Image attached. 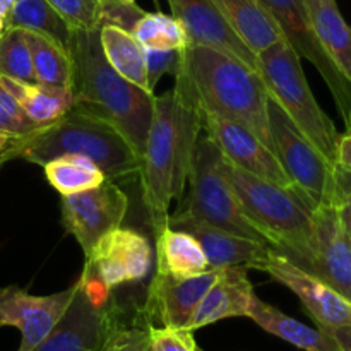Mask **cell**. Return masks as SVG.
<instances>
[{"instance_id": "12", "label": "cell", "mask_w": 351, "mask_h": 351, "mask_svg": "<svg viewBox=\"0 0 351 351\" xmlns=\"http://www.w3.org/2000/svg\"><path fill=\"white\" fill-rule=\"evenodd\" d=\"M261 3L276 21L285 40L297 51L298 57L307 58L321 72L322 79L335 96L339 113L346 119L351 110V81L336 69L319 45L308 19L305 0H261Z\"/></svg>"}, {"instance_id": "44", "label": "cell", "mask_w": 351, "mask_h": 351, "mask_svg": "<svg viewBox=\"0 0 351 351\" xmlns=\"http://www.w3.org/2000/svg\"><path fill=\"white\" fill-rule=\"evenodd\" d=\"M3 31H5V21H2V19H0V38H2Z\"/></svg>"}, {"instance_id": "14", "label": "cell", "mask_w": 351, "mask_h": 351, "mask_svg": "<svg viewBox=\"0 0 351 351\" xmlns=\"http://www.w3.org/2000/svg\"><path fill=\"white\" fill-rule=\"evenodd\" d=\"M77 285H72L60 293L38 295L27 293L17 287L0 288V328L12 326L21 331V345L17 351L36 348L55 328L75 293Z\"/></svg>"}, {"instance_id": "38", "label": "cell", "mask_w": 351, "mask_h": 351, "mask_svg": "<svg viewBox=\"0 0 351 351\" xmlns=\"http://www.w3.org/2000/svg\"><path fill=\"white\" fill-rule=\"evenodd\" d=\"M346 130L341 134L338 139V146H336V156H335V167L339 171L351 173V110L345 119Z\"/></svg>"}, {"instance_id": "36", "label": "cell", "mask_w": 351, "mask_h": 351, "mask_svg": "<svg viewBox=\"0 0 351 351\" xmlns=\"http://www.w3.org/2000/svg\"><path fill=\"white\" fill-rule=\"evenodd\" d=\"M151 351H197L195 339L189 329L154 326L149 322Z\"/></svg>"}, {"instance_id": "37", "label": "cell", "mask_w": 351, "mask_h": 351, "mask_svg": "<svg viewBox=\"0 0 351 351\" xmlns=\"http://www.w3.org/2000/svg\"><path fill=\"white\" fill-rule=\"evenodd\" d=\"M182 64V50H147L146 48V69L147 81L151 91H154L158 81L165 74H177Z\"/></svg>"}, {"instance_id": "13", "label": "cell", "mask_w": 351, "mask_h": 351, "mask_svg": "<svg viewBox=\"0 0 351 351\" xmlns=\"http://www.w3.org/2000/svg\"><path fill=\"white\" fill-rule=\"evenodd\" d=\"M261 271L290 288L300 298L302 305L314 319L319 329L331 332L335 329L351 326V302L317 276L291 263L276 249Z\"/></svg>"}, {"instance_id": "3", "label": "cell", "mask_w": 351, "mask_h": 351, "mask_svg": "<svg viewBox=\"0 0 351 351\" xmlns=\"http://www.w3.org/2000/svg\"><path fill=\"white\" fill-rule=\"evenodd\" d=\"M182 60L202 112L245 127L274 153L267 113L271 95L263 75L239 58L202 45H187Z\"/></svg>"}, {"instance_id": "1", "label": "cell", "mask_w": 351, "mask_h": 351, "mask_svg": "<svg viewBox=\"0 0 351 351\" xmlns=\"http://www.w3.org/2000/svg\"><path fill=\"white\" fill-rule=\"evenodd\" d=\"M202 132V110L184 60L175 86L154 96L153 119L143 156V199L154 233L168 225V209L187 184L195 143Z\"/></svg>"}, {"instance_id": "32", "label": "cell", "mask_w": 351, "mask_h": 351, "mask_svg": "<svg viewBox=\"0 0 351 351\" xmlns=\"http://www.w3.org/2000/svg\"><path fill=\"white\" fill-rule=\"evenodd\" d=\"M101 351H151L149 321L125 324L120 321L119 311H113L112 322L106 332Z\"/></svg>"}, {"instance_id": "4", "label": "cell", "mask_w": 351, "mask_h": 351, "mask_svg": "<svg viewBox=\"0 0 351 351\" xmlns=\"http://www.w3.org/2000/svg\"><path fill=\"white\" fill-rule=\"evenodd\" d=\"M64 154L89 158L113 182L132 178L143 170V158L115 127L77 108L33 134L12 137L0 160L24 158L43 167Z\"/></svg>"}, {"instance_id": "10", "label": "cell", "mask_w": 351, "mask_h": 351, "mask_svg": "<svg viewBox=\"0 0 351 351\" xmlns=\"http://www.w3.org/2000/svg\"><path fill=\"white\" fill-rule=\"evenodd\" d=\"M127 209L129 197L110 178L98 187L62 195V223L77 240L84 257L106 233L122 225Z\"/></svg>"}, {"instance_id": "39", "label": "cell", "mask_w": 351, "mask_h": 351, "mask_svg": "<svg viewBox=\"0 0 351 351\" xmlns=\"http://www.w3.org/2000/svg\"><path fill=\"white\" fill-rule=\"evenodd\" d=\"M336 209H338V216L343 228H345V232L348 233V237L351 239V189L343 191L339 194L338 202H336Z\"/></svg>"}, {"instance_id": "34", "label": "cell", "mask_w": 351, "mask_h": 351, "mask_svg": "<svg viewBox=\"0 0 351 351\" xmlns=\"http://www.w3.org/2000/svg\"><path fill=\"white\" fill-rule=\"evenodd\" d=\"M40 127L29 120L17 99L0 86V132L12 137H24Z\"/></svg>"}, {"instance_id": "24", "label": "cell", "mask_w": 351, "mask_h": 351, "mask_svg": "<svg viewBox=\"0 0 351 351\" xmlns=\"http://www.w3.org/2000/svg\"><path fill=\"white\" fill-rule=\"evenodd\" d=\"M156 235V273L191 278L213 271L204 250L191 233L163 226Z\"/></svg>"}, {"instance_id": "17", "label": "cell", "mask_w": 351, "mask_h": 351, "mask_svg": "<svg viewBox=\"0 0 351 351\" xmlns=\"http://www.w3.org/2000/svg\"><path fill=\"white\" fill-rule=\"evenodd\" d=\"M168 3L171 16L184 26L189 45L215 48L259 72L257 55L240 40L213 0H168Z\"/></svg>"}, {"instance_id": "15", "label": "cell", "mask_w": 351, "mask_h": 351, "mask_svg": "<svg viewBox=\"0 0 351 351\" xmlns=\"http://www.w3.org/2000/svg\"><path fill=\"white\" fill-rule=\"evenodd\" d=\"M202 130L215 141L226 161L256 177L295 191L276 154L245 127L213 113L202 112Z\"/></svg>"}, {"instance_id": "43", "label": "cell", "mask_w": 351, "mask_h": 351, "mask_svg": "<svg viewBox=\"0 0 351 351\" xmlns=\"http://www.w3.org/2000/svg\"><path fill=\"white\" fill-rule=\"evenodd\" d=\"M10 141H12V136H9V134H5V132H0V154L7 149V146H9Z\"/></svg>"}, {"instance_id": "41", "label": "cell", "mask_w": 351, "mask_h": 351, "mask_svg": "<svg viewBox=\"0 0 351 351\" xmlns=\"http://www.w3.org/2000/svg\"><path fill=\"white\" fill-rule=\"evenodd\" d=\"M338 170V168H336ZM338 185H339V194L343 191H348L351 189V173H345V171L338 170Z\"/></svg>"}, {"instance_id": "47", "label": "cell", "mask_w": 351, "mask_h": 351, "mask_svg": "<svg viewBox=\"0 0 351 351\" xmlns=\"http://www.w3.org/2000/svg\"><path fill=\"white\" fill-rule=\"evenodd\" d=\"M197 351H204V350H201V348H197Z\"/></svg>"}, {"instance_id": "45", "label": "cell", "mask_w": 351, "mask_h": 351, "mask_svg": "<svg viewBox=\"0 0 351 351\" xmlns=\"http://www.w3.org/2000/svg\"><path fill=\"white\" fill-rule=\"evenodd\" d=\"M16 2H21V0H14V3H16Z\"/></svg>"}, {"instance_id": "30", "label": "cell", "mask_w": 351, "mask_h": 351, "mask_svg": "<svg viewBox=\"0 0 351 351\" xmlns=\"http://www.w3.org/2000/svg\"><path fill=\"white\" fill-rule=\"evenodd\" d=\"M134 38L147 50H184L189 45L180 21L161 12H146L132 31Z\"/></svg>"}, {"instance_id": "6", "label": "cell", "mask_w": 351, "mask_h": 351, "mask_svg": "<svg viewBox=\"0 0 351 351\" xmlns=\"http://www.w3.org/2000/svg\"><path fill=\"white\" fill-rule=\"evenodd\" d=\"M257 64L271 98L287 112L300 132L335 165L339 134L332 120L315 101L300 57L287 40L257 53Z\"/></svg>"}, {"instance_id": "11", "label": "cell", "mask_w": 351, "mask_h": 351, "mask_svg": "<svg viewBox=\"0 0 351 351\" xmlns=\"http://www.w3.org/2000/svg\"><path fill=\"white\" fill-rule=\"evenodd\" d=\"M153 250L144 235L130 228L106 233L88 257L82 276L112 291L120 285L136 283L149 274Z\"/></svg>"}, {"instance_id": "2", "label": "cell", "mask_w": 351, "mask_h": 351, "mask_svg": "<svg viewBox=\"0 0 351 351\" xmlns=\"http://www.w3.org/2000/svg\"><path fill=\"white\" fill-rule=\"evenodd\" d=\"M74 106L115 127L141 158L153 119L154 93L120 75L103 53L99 29H72L69 41Z\"/></svg>"}, {"instance_id": "28", "label": "cell", "mask_w": 351, "mask_h": 351, "mask_svg": "<svg viewBox=\"0 0 351 351\" xmlns=\"http://www.w3.org/2000/svg\"><path fill=\"white\" fill-rule=\"evenodd\" d=\"M48 184L60 195L77 194L98 187L106 180L105 173L89 158L79 154H64L43 165Z\"/></svg>"}, {"instance_id": "22", "label": "cell", "mask_w": 351, "mask_h": 351, "mask_svg": "<svg viewBox=\"0 0 351 351\" xmlns=\"http://www.w3.org/2000/svg\"><path fill=\"white\" fill-rule=\"evenodd\" d=\"M221 10L232 29L254 51L266 50L271 45L285 40L280 26L261 0H213Z\"/></svg>"}, {"instance_id": "27", "label": "cell", "mask_w": 351, "mask_h": 351, "mask_svg": "<svg viewBox=\"0 0 351 351\" xmlns=\"http://www.w3.org/2000/svg\"><path fill=\"white\" fill-rule=\"evenodd\" d=\"M5 27H21L47 38L51 43L69 51L72 29L48 0H21L14 3Z\"/></svg>"}, {"instance_id": "23", "label": "cell", "mask_w": 351, "mask_h": 351, "mask_svg": "<svg viewBox=\"0 0 351 351\" xmlns=\"http://www.w3.org/2000/svg\"><path fill=\"white\" fill-rule=\"evenodd\" d=\"M249 319L257 326L278 338L285 339L290 345L304 351H341L338 341L329 332L322 329L308 328L302 322L295 321L290 315L283 314L280 308L266 304L259 297H254L250 302Z\"/></svg>"}, {"instance_id": "35", "label": "cell", "mask_w": 351, "mask_h": 351, "mask_svg": "<svg viewBox=\"0 0 351 351\" xmlns=\"http://www.w3.org/2000/svg\"><path fill=\"white\" fill-rule=\"evenodd\" d=\"M144 10L129 0H101L99 5V27L115 26L132 34L134 27L144 16Z\"/></svg>"}, {"instance_id": "40", "label": "cell", "mask_w": 351, "mask_h": 351, "mask_svg": "<svg viewBox=\"0 0 351 351\" xmlns=\"http://www.w3.org/2000/svg\"><path fill=\"white\" fill-rule=\"evenodd\" d=\"M329 335L338 341L341 351H351V326H348V328L335 329V331H331Z\"/></svg>"}, {"instance_id": "19", "label": "cell", "mask_w": 351, "mask_h": 351, "mask_svg": "<svg viewBox=\"0 0 351 351\" xmlns=\"http://www.w3.org/2000/svg\"><path fill=\"white\" fill-rule=\"evenodd\" d=\"M171 228L184 230L191 233L204 250L213 269H230V267H245L259 269L267 263L274 247L269 243L243 239L235 233L208 225L189 216L175 215L168 218Z\"/></svg>"}, {"instance_id": "31", "label": "cell", "mask_w": 351, "mask_h": 351, "mask_svg": "<svg viewBox=\"0 0 351 351\" xmlns=\"http://www.w3.org/2000/svg\"><path fill=\"white\" fill-rule=\"evenodd\" d=\"M0 75L36 84L26 33L21 27H5L0 38Z\"/></svg>"}, {"instance_id": "33", "label": "cell", "mask_w": 351, "mask_h": 351, "mask_svg": "<svg viewBox=\"0 0 351 351\" xmlns=\"http://www.w3.org/2000/svg\"><path fill=\"white\" fill-rule=\"evenodd\" d=\"M71 29H99L101 0H48Z\"/></svg>"}, {"instance_id": "7", "label": "cell", "mask_w": 351, "mask_h": 351, "mask_svg": "<svg viewBox=\"0 0 351 351\" xmlns=\"http://www.w3.org/2000/svg\"><path fill=\"white\" fill-rule=\"evenodd\" d=\"M187 180L189 197L177 215L199 219L243 239L269 243L247 219L226 177L225 156L204 130L195 143Z\"/></svg>"}, {"instance_id": "29", "label": "cell", "mask_w": 351, "mask_h": 351, "mask_svg": "<svg viewBox=\"0 0 351 351\" xmlns=\"http://www.w3.org/2000/svg\"><path fill=\"white\" fill-rule=\"evenodd\" d=\"M29 45L31 60L36 82L55 88H69L71 84L72 64L69 51L62 50L47 38L24 29Z\"/></svg>"}, {"instance_id": "21", "label": "cell", "mask_w": 351, "mask_h": 351, "mask_svg": "<svg viewBox=\"0 0 351 351\" xmlns=\"http://www.w3.org/2000/svg\"><path fill=\"white\" fill-rule=\"evenodd\" d=\"M305 7L319 45L351 81V26L343 19L336 0H305Z\"/></svg>"}, {"instance_id": "26", "label": "cell", "mask_w": 351, "mask_h": 351, "mask_svg": "<svg viewBox=\"0 0 351 351\" xmlns=\"http://www.w3.org/2000/svg\"><path fill=\"white\" fill-rule=\"evenodd\" d=\"M99 41L108 64L127 81L134 82L144 91H151L146 69V48L134 34L115 26L99 27Z\"/></svg>"}, {"instance_id": "25", "label": "cell", "mask_w": 351, "mask_h": 351, "mask_svg": "<svg viewBox=\"0 0 351 351\" xmlns=\"http://www.w3.org/2000/svg\"><path fill=\"white\" fill-rule=\"evenodd\" d=\"M0 86L17 99L24 113L40 129L57 122L74 106V99L69 88H55V86L40 84V82L26 84V82L3 77V75H0Z\"/></svg>"}, {"instance_id": "16", "label": "cell", "mask_w": 351, "mask_h": 351, "mask_svg": "<svg viewBox=\"0 0 351 351\" xmlns=\"http://www.w3.org/2000/svg\"><path fill=\"white\" fill-rule=\"evenodd\" d=\"M312 219L314 252L305 271L351 302V239L339 221L336 204L315 208Z\"/></svg>"}, {"instance_id": "9", "label": "cell", "mask_w": 351, "mask_h": 351, "mask_svg": "<svg viewBox=\"0 0 351 351\" xmlns=\"http://www.w3.org/2000/svg\"><path fill=\"white\" fill-rule=\"evenodd\" d=\"M75 285L74 297L60 321L31 351H101L115 304L108 298L110 291L86 276Z\"/></svg>"}, {"instance_id": "42", "label": "cell", "mask_w": 351, "mask_h": 351, "mask_svg": "<svg viewBox=\"0 0 351 351\" xmlns=\"http://www.w3.org/2000/svg\"><path fill=\"white\" fill-rule=\"evenodd\" d=\"M14 7V0H0V19L5 21Z\"/></svg>"}, {"instance_id": "8", "label": "cell", "mask_w": 351, "mask_h": 351, "mask_svg": "<svg viewBox=\"0 0 351 351\" xmlns=\"http://www.w3.org/2000/svg\"><path fill=\"white\" fill-rule=\"evenodd\" d=\"M267 113L274 153L280 158L298 197L311 211L319 206L336 204L339 199V185L335 165L300 132L271 96Z\"/></svg>"}, {"instance_id": "18", "label": "cell", "mask_w": 351, "mask_h": 351, "mask_svg": "<svg viewBox=\"0 0 351 351\" xmlns=\"http://www.w3.org/2000/svg\"><path fill=\"white\" fill-rule=\"evenodd\" d=\"M223 269H213L191 278L156 273L147 291L146 319H156L163 328L189 329L195 308L219 278Z\"/></svg>"}, {"instance_id": "46", "label": "cell", "mask_w": 351, "mask_h": 351, "mask_svg": "<svg viewBox=\"0 0 351 351\" xmlns=\"http://www.w3.org/2000/svg\"><path fill=\"white\" fill-rule=\"evenodd\" d=\"M129 2H136V0H129Z\"/></svg>"}, {"instance_id": "20", "label": "cell", "mask_w": 351, "mask_h": 351, "mask_svg": "<svg viewBox=\"0 0 351 351\" xmlns=\"http://www.w3.org/2000/svg\"><path fill=\"white\" fill-rule=\"evenodd\" d=\"M256 297L245 267L223 269L195 308L189 331L204 328L230 317H249L250 302Z\"/></svg>"}, {"instance_id": "5", "label": "cell", "mask_w": 351, "mask_h": 351, "mask_svg": "<svg viewBox=\"0 0 351 351\" xmlns=\"http://www.w3.org/2000/svg\"><path fill=\"white\" fill-rule=\"evenodd\" d=\"M225 171L247 219L278 252L307 269L314 252V219L297 192L256 177L226 160Z\"/></svg>"}]
</instances>
